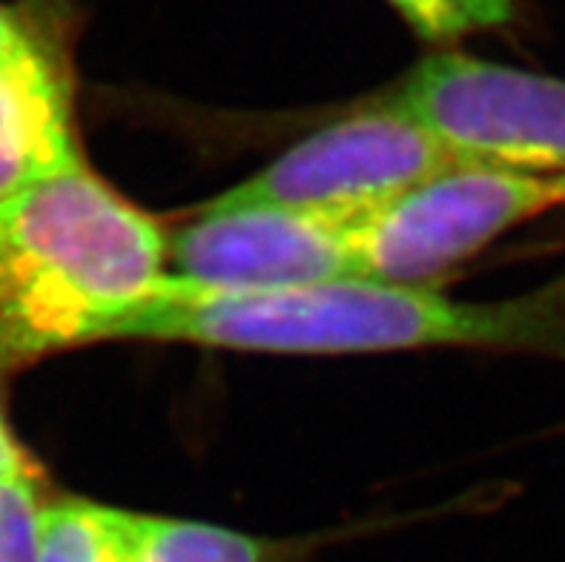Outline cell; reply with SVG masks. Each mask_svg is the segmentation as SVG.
Masks as SVG:
<instances>
[{"label":"cell","instance_id":"obj_13","mask_svg":"<svg viewBox=\"0 0 565 562\" xmlns=\"http://www.w3.org/2000/svg\"><path fill=\"white\" fill-rule=\"evenodd\" d=\"M3 485H7V483H3Z\"/></svg>","mask_w":565,"mask_h":562},{"label":"cell","instance_id":"obj_8","mask_svg":"<svg viewBox=\"0 0 565 562\" xmlns=\"http://www.w3.org/2000/svg\"><path fill=\"white\" fill-rule=\"evenodd\" d=\"M100 520L118 562H299L316 545L115 506H100Z\"/></svg>","mask_w":565,"mask_h":562},{"label":"cell","instance_id":"obj_7","mask_svg":"<svg viewBox=\"0 0 565 562\" xmlns=\"http://www.w3.org/2000/svg\"><path fill=\"white\" fill-rule=\"evenodd\" d=\"M167 276L201 290L256 293L359 278L351 224L281 206H201L167 235Z\"/></svg>","mask_w":565,"mask_h":562},{"label":"cell","instance_id":"obj_10","mask_svg":"<svg viewBox=\"0 0 565 562\" xmlns=\"http://www.w3.org/2000/svg\"><path fill=\"white\" fill-rule=\"evenodd\" d=\"M425 43H454L505 29L516 21V0H385Z\"/></svg>","mask_w":565,"mask_h":562},{"label":"cell","instance_id":"obj_3","mask_svg":"<svg viewBox=\"0 0 565 562\" xmlns=\"http://www.w3.org/2000/svg\"><path fill=\"white\" fill-rule=\"evenodd\" d=\"M466 167L563 176L565 81L462 52L430 55L387 95Z\"/></svg>","mask_w":565,"mask_h":562},{"label":"cell","instance_id":"obj_11","mask_svg":"<svg viewBox=\"0 0 565 562\" xmlns=\"http://www.w3.org/2000/svg\"><path fill=\"white\" fill-rule=\"evenodd\" d=\"M38 479L0 485V562H38Z\"/></svg>","mask_w":565,"mask_h":562},{"label":"cell","instance_id":"obj_5","mask_svg":"<svg viewBox=\"0 0 565 562\" xmlns=\"http://www.w3.org/2000/svg\"><path fill=\"white\" fill-rule=\"evenodd\" d=\"M565 204V176L466 167L351 221L359 278L428 287L511 227Z\"/></svg>","mask_w":565,"mask_h":562},{"label":"cell","instance_id":"obj_12","mask_svg":"<svg viewBox=\"0 0 565 562\" xmlns=\"http://www.w3.org/2000/svg\"><path fill=\"white\" fill-rule=\"evenodd\" d=\"M14 479H41V468L32 463V456L26 454L0 413V485L14 483Z\"/></svg>","mask_w":565,"mask_h":562},{"label":"cell","instance_id":"obj_6","mask_svg":"<svg viewBox=\"0 0 565 562\" xmlns=\"http://www.w3.org/2000/svg\"><path fill=\"white\" fill-rule=\"evenodd\" d=\"M78 0H0V204L86 165L78 138Z\"/></svg>","mask_w":565,"mask_h":562},{"label":"cell","instance_id":"obj_2","mask_svg":"<svg viewBox=\"0 0 565 562\" xmlns=\"http://www.w3.org/2000/svg\"><path fill=\"white\" fill-rule=\"evenodd\" d=\"M164 276V230L89 165L0 204V377L107 342Z\"/></svg>","mask_w":565,"mask_h":562},{"label":"cell","instance_id":"obj_4","mask_svg":"<svg viewBox=\"0 0 565 562\" xmlns=\"http://www.w3.org/2000/svg\"><path fill=\"white\" fill-rule=\"evenodd\" d=\"M454 167L428 129L380 100L308 136L210 206H281L351 224Z\"/></svg>","mask_w":565,"mask_h":562},{"label":"cell","instance_id":"obj_9","mask_svg":"<svg viewBox=\"0 0 565 562\" xmlns=\"http://www.w3.org/2000/svg\"><path fill=\"white\" fill-rule=\"evenodd\" d=\"M38 562H118L100 520V502L43 497L38 511Z\"/></svg>","mask_w":565,"mask_h":562},{"label":"cell","instance_id":"obj_1","mask_svg":"<svg viewBox=\"0 0 565 562\" xmlns=\"http://www.w3.org/2000/svg\"><path fill=\"white\" fill-rule=\"evenodd\" d=\"M184 342L253 353H394L423 348L565 350V278L505 301H454L430 287L337 278L222 293L164 276L107 342Z\"/></svg>","mask_w":565,"mask_h":562}]
</instances>
